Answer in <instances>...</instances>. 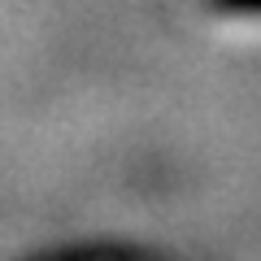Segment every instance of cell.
Listing matches in <instances>:
<instances>
[{
	"instance_id": "cell-1",
	"label": "cell",
	"mask_w": 261,
	"mask_h": 261,
	"mask_svg": "<svg viewBox=\"0 0 261 261\" xmlns=\"http://www.w3.org/2000/svg\"><path fill=\"white\" fill-rule=\"evenodd\" d=\"M218 5H226V9H261V0H218Z\"/></svg>"
}]
</instances>
